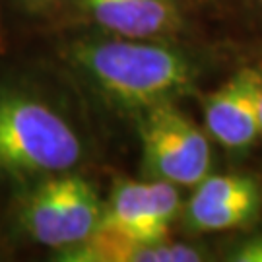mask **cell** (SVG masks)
Masks as SVG:
<instances>
[{"instance_id": "obj_1", "label": "cell", "mask_w": 262, "mask_h": 262, "mask_svg": "<svg viewBox=\"0 0 262 262\" xmlns=\"http://www.w3.org/2000/svg\"><path fill=\"white\" fill-rule=\"evenodd\" d=\"M58 55L105 107L130 117L194 94L204 68L181 39H124L82 31L66 39Z\"/></svg>"}, {"instance_id": "obj_2", "label": "cell", "mask_w": 262, "mask_h": 262, "mask_svg": "<svg viewBox=\"0 0 262 262\" xmlns=\"http://www.w3.org/2000/svg\"><path fill=\"white\" fill-rule=\"evenodd\" d=\"M90 134L58 97L33 82L0 80V181L28 187L82 171Z\"/></svg>"}, {"instance_id": "obj_3", "label": "cell", "mask_w": 262, "mask_h": 262, "mask_svg": "<svg viewBox=\"0 0 262 262\" xmlns=\"http://www.w3.org/2000/svg\"><path fill=\"white\" fill-rule=\"evenodd\" d=\"M105 200L82 171L21 187L14 222L31 243L60 253L99 229Z\"/></svg>"}, {"instance_id": "obj_4", "label": "cell", "mask_w": 262, "mask_h": 262, "mask_svg": "<svg viewBox=\"0 0 262 262\" xmlns=\"http://www.w3.org/2000/svg\"><path fill=\"white\" fill-rule=\"evenodd\" d=\"M144 177L192 188L212 169V138L177 103L156 105L134 117Z\"/></svg>"}, {"instance_id": "obj_5", "label": "cell", "mask_w": 262, "mask_h": 262, "mask_svg": "<svg viewBox=\"0 0 262 262\" xmlns=\"http://www.w3.org/2000/svg\"><path fill=\"white\" fill-rule=\"evenodd\" d=\"M84 31L124 39H181L187 29L179 0H68L56 12Z\"/></svg>"}, {"instance_id": "obj_6", "label": "cell", "mask_w": 262, "mask_h": 262, "mask_svg": "<svg viewBox=\"0 0 262 262\" xmlns=\"http://www.w3.org/2000/svg\"><path fill=\"white\" fill-rule=\"evenodd\" d=\"M181 187L144 177L142 181H119L105 198L99 227L136 239H167L171 225L183 210Z\"/></svg>"}, {"instance_id": "obj_7", "label": "cell", "mask_w": 262, "mask_h": 262, "mask_svg": "<svg viewBox=\"0 0 262 262\" xmlns=\"http://www.w3.org/2000/svg\"><path fill=\"white\" fill-rule=\"evenodd\" d=\"M260 72L243 68L202 99L204 128L208 136L225 150H245L260 136Z\"/></svg>"}, {"instance_id": "obj_8", "label": "cell", "mask_w": 262, "mask_h": 262, "mask_svg": "<svg viewBox=\"0 0 262 262\" xmlns=\"http://www.w3.org/2000/svg\"><path fill=\"white\" fill-rule=\"evenodd\" d=\"M210 254L204 247L175 239H136L99 227L85 241L53 254L60 262H202Z\"/></svg>"}, {"instance_id": "obj_9", "label": "cell", "mask_w": 262, "mask_h": 262, "mask_svg": "<svg viewBox=\"0 0 262 262\" xmlns=\"http://www.w3.org/2000/svg\"><path fill=\"white\" fill-rule=\"evenodd\" d=\"M260 208L262 200L212 202V200L188 196L183 202L179 222L188 233H217L253 224L260 214Z\"/></svg>"}, {"instance_id": "obj_10", "label": "cell", "mask_w": 262, "mask_h": 262, "mask_svg": "<svg viewBox=\"0 0 262 262\" xmlns=\"http://www.w3.org/2000/svg\"><path fill=\"white\" fill-rule=\"evenodd\" d=\"M227 260L233 262H262V231L243 239L229 251Z\"/></svg>"}, {"instance_id": "obj_11", "label": "cell", "mask_w": 262, "mask_h": 262, "mask_svg": "<svg viewBox=\"0 0 262 262\" xmlns=\"http://www.w3.org/2000/svg\"><path fill=\"white\" fill-rule=\"evenodd\" d=\"M68 0H14L16 8L29 16H49L56 14Z\"/></svg>"}, {"instance_id": "obj_12", "label": "cell", "mask_w": 262, "mask_h": 262, "mask_svg": "<svg viewBox=\"0 0 262 262\" xmlns=\"http://www.w3.org/2000/svg\"><path fill=\"white\" fill-rule=\"evenodd\" d=\"M4 51V24H2V0H0V53Z\"/></svg>"}, {"instance_id": "obj_13", "label": "cell", "mask_w": 262, "mask_h": 262, "mask_svg": "<svg viewBox=\"0 0 262 262\" xmlns=\"http://www.w3.org/2000/svg\"><path fill=\"white\" fill-rule=\"evenodd\" d=\"M258 122H260V134H262V88H260V95H258Z\"/></svg>"}, {"instance_id": "obj_14", "label": "cell", "mask_w": 262, "mask_h": 262, "mask_svg": "<svg viewBox=\"0 0 262 262\" xmlns=\"http://www.w3.org/2000/svg\"><path fill=\"white\" fill-rule=\"evenodd\" d=\"M183 6H187V4H200V2H206V0H179Z\"/></svg>"}, {"instance_id": "obj_15", "label": "cell", "mask_w": 262, "mask_h": 262, "mask_svg": "<svg viewBox=\"0 0 262 262\" xmlns=\"http://www.w3.org/2000/svg\"><path fill=\"white\" fill-rule=\"evenodd\" d=\"M258 4H260V6H262V0H258Z\"/></svg>"}]
</instances>
